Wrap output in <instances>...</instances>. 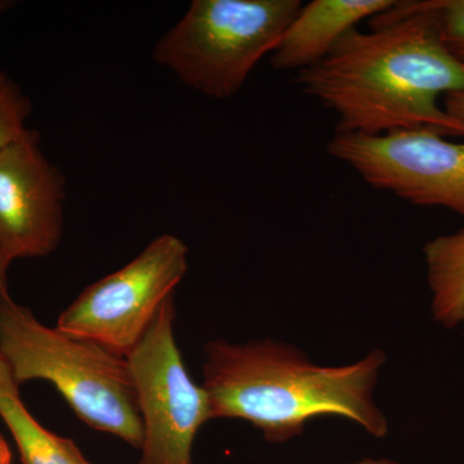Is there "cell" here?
Returning <instances> with one entry per match:
<instances>
[{
	"label": "cell",
	"instance_id": "cell-9",
	"mask_svg": "<svg viewBox=\"0 0 464 464\" xmlns=\"http://www.w3.org/2000/svg\"><path fill=\"white\" fill-rule=\"evenodd\" d=\"M393 0H314L302 5L271 53L280 72H298L322 63L350 30L395 5Z\"/></svg>",
	"mask_w": 464,
	"mask_h": 464
},
{
	"label": "cell",
	"instance_id": "cell-1",
	"mask_svg": "<svg viewBox=\"0 0 464 464\" xmlns=\"http://www.w3.org/2000/svg\"><path fill=\"white\" fill-rule=\"evenodd\" d=\"M350 30L322 63L298 72L308 96L332 110L340 133L432 130L464 136L439 99L464 91V66L440 39L430 2H396Z\"/></svg>",
	"mask_w": 464,
	"mask_h": 464
},
{
	"label": "cell",
	"instance_id": "cell-10",
	"mask_svg": "<svg viewBox=\"0 0 464 464\" xmlns=\"http://www.w3.org/2000/svg\"><path fill=\"white\" fill-rule=\"evenodd\" d=\"M0 417L16 442L24 464H91L72 440L48 431L27 411L20 386L0 356Z\"/></svg>",
	"mask_w": 464,
	"mask_h": 464
},
{
	"label": "cell",
	"instance_id": "cell-18",
	"mask_svg": "<svg viewBox=\"0 0 464 464\" xmlns=\"http://www.w3.org/2000/svg\"><path fill=\"white\" fill-rule=\"evenodd\" d=\"M14 5H16V2H12V0H0V14L14 8Z\"/></svg>",
	"mask_w": 464,
	"mask_h": 464
},
{
	"label": "cell",
	"instance_id": "cell-17",
	"mask_svg": "<svg viewBox=\"0 0 464 464\" xmlns=\"http://www.w3.org/2000/svg\"><path fill=\"white\" fill-rule=\"evenodd\" d=\"M340 464H400L395 460L386 459V458H364V459L356 460V462L351 463H340Z\"/></svg>",
	"mask_w": 464,
	"mask_h": 464
},
{
	"label": "cell",
	"instance_id": "cell-19",
	"mask_svg": "<svg viewBox=\"0 0 464 464\" xmlns=\"http://www.w3.org/2000/svg\"><path fill=\"white\" fill-rule=\"evenodd\" d=\"M463 324H464V320H463Z\"/></svg>",
	"mask_w": 464,
	"mask_h": 464
},
{
	"label": "cell",
	"instance_id": "cell-2",
	"mask_svg": "<svg viewBox=\"0 0 464 464\" xmlns=\"http://www.w3.org/2000/svg\"><path fill=\"white\" fill-rule=\"evenodd\" d=\"M203 384L212 420H244L270 442L302 435L315 418L335 415L375 439L390 431L375 401L387 362L373 350L351 364H314L298 347L271 340L209 342L204 348Z\"/></svg>",
	"mask_w": 464,
	"mask_h": 464
},
{
	"label": "cell",
	"instance_id": "cell-13",
	"mask_svg": "<svg viewBox=\"0 0 464 464\" xmlns=\"http://www.w3.org/2000/svg\"><path fill=\"white\" fill-rule=\"evenodd\" d=\"M430 3L440 39L464 66V0H433Z\"/></svg>",
	"mask_w": 464,
	"mask_h": 464
},
{
	"label": "cell",
	"instance_id": "cell-6",
	"mask_svg": "<svg viewBox=\"0 0 464 464\" xmlns=\"http://www.w3.org/2000/svg\"><path fill=\"white\" fill-rule=\"evenodd\" d=\"M174 295L127 359L141 415L140 464H191L192 448L209 420L207 391L192 381L174 335Z\"/></svg>",
	"mask_w": 464,
	"mask_h": 464
},
{
	"label": "cell",
	"instance_id": "cell-3",
	"mask_svg": "<svg viewBox=\"0 0 464 464\" xmlns=\"http://www.w3.org/2000/svg\"><path fill=\"white\" fill-rule=\"evenodd\" d=\"M0 356L18 386L50 382L79 420L141 449V415L125 357L44 325L11 295L0 297Z\"/></svg>",
	"mask_w": 464,
	"mask_h": 464
},
{
	"label": "cell",
	"instance_id": "cell-5",
	"mask_svg": "<svg viewBox=\"0 0 464 464\" xmlns=\"http://www.w3.org/2000/svg\"><path fill=\"white\" fill-rule=\"evenodd\" d=\"M188 268V246L176 235H160L130 264L85 288L60 314L56 326L127 357Z\"/></svg>",
	"mask_w": 464,
	"mask_h": 464
},
{
	"label": "cell",
	"instance_id": "cell-8",
	"mask_svg": "<svg viewBox=\"0 0 464 464\" xmlns=\"http://www.w3.org/2000/svg\"><path fill=\"white\" fill-rule=\"evenodd\" d=\"M66 181L48 160L41 134L0 150V250L14 262L50 256L63 234Z\"/></svg>",
	"mask_w": 464,
	"mask_h": 464
},
{
	"label": "cell",
	"instance_id": "cell-11",
	"mask_svg": "<svg viewBox=\"0 0 464 464\" xmlns=\"http://www.w3.org/2000/svg\"><path fill=\"white\" fill-rule=\"evenodd\" d=\"M433 320L457 328L464 320V228L424 246Z\"/></svg>",
	"mask_w": 464,
	"mask_h": 464
},
{
	"label": "cell",
	"instance_id": "cell-15",
	"mask_svg": "<svg viewBox=\"0 0 464 464\" xmlns=\"http://www.w3.org/2000/svg\"><path fill=\"white\" fill-rule=\"evenodd\" d=\"M12 261H9L2 250H0V297L3 295H9V267H11Z\"/></svg>",
	"mask_w": 464,
	"mask_h": 464
},
{
	"label": "cell",
	"instance_id": "cell-14",
	"mask_svg": "<svg viewBox=\"0 0 464 464\" xmlns=\"http://www.w3.org/2000/svg\"><path fill=\"white\" fill-rule=\"evenodd\" d=\"M444 99L445 111L464 130V91L449 93Z\"/></svg>",
	"mask_w": 464,
	"mask_h": 464
},
{
	"label": "cell",
	"instance_id": "cell-12",
	"mask_svg": "<svg viewBox=\"0 0 464 464\" xmlns=\"http://www.w3.org/2000/svg\"><path fill=\"white\" fill-rule=\"evenodd\" d=\"M29 97L16 82L0 69V150L25 136L26 121L32 115Z\"/></svg>",
	"mask_w": 464,
	"mask_h": 464
},
{
	"label": "cell",
	"instance_id": "cell-7",
	"mask_svg": "<svg viewBox=\"0 0 464 464\" xmlns=\"http://www.w3.org/2000/svg\"><path fill=\"white\" fill-rule=\"evenodd\" d=\"M328 151L372 188L464 216V142L426 128L380 136L337 132Z\"/></svg>",
	"mask_w": 464,
	"mask_h": 464
},
{
	"label": "cell",
	"instance_id": "cell-16",
	"mask_svg": "<svg viewBox=\"0 0 464 464\" xmlns=\"http://www.w3.org/2000/svg\"><path fill=\"white\" fill-rule=\"evenodd\" d=\"M0 464H12L11 450L2 435H0Z\"/></svg>",
	"mask_w": 464,
	"mask_h": 464
},
{
	"label": "cell",
	"instance_id": "cell-4",
	"mask_svg": "<svg viewBox=\"0 0 464 464\" xmlns=\"http://www.w3.org/2000/svg\"><path fill=\"white\" fill-rule=\"evenodd\" d=\"M301 7L299 0H194L152 57L191 90L230 99Z\"/></svg>",
	"mask_w": 464,
	"mask_h": 464
}]
</instances>
